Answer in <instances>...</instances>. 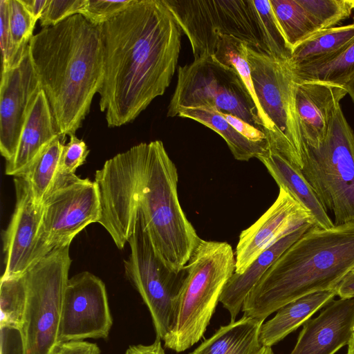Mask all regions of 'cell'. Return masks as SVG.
Here are the masks:
<instances>
[{"instance_id": "obj_1", "label": "cell", "mask_w": 354, "mask_h": 354, "mask_svg": "<svg viewBox=\"0 0 354 354\" xmlns=\"http://www.w3.org/2000/svg\"><path fill=\"white\" fill-rule=\"evenodd\" d=\"M176 167L162 141L142 142L96 171L102 225L122 250L139 212L158 254L172 270L187 264L200 237L183 210Z\"/></svg>"}, {"instance_id": "obj_2", "label": "cell", "mask_w": 354, "mask_h": 354, "mask_svg": "<svg viewBox=\"0 0 354 354\" xmlns=\"http://www.w3.org/2000/svg\"><path fill=\"white\" fill-rule=\"evenodd\" d=\"M99 29L104 54L100 107L108 126L118 127L165 93L176 71L183 31L163 0H136Z\"/></svg>"}, {"instance_id": "obj_3", "label": "cell", "mask_w": 354, "mask_h": 354, "mask_svg": "<svg viewBox=\"0 0 354 354\" xmlns=\"http://www.w3.org/2000/svg\"><path fill=\"white\" fill-rule=\"evenodd\" d=\"M28 46L59 133L65 137L75 134L103 82L99 26L76 14L43 28Z\"/></svg>"}, {"instance_id": "obj_4", "label": "cell", "mask_w": 354, "mask_h": 354, "mask_svg": "<svg viewBox=\"0 0 354 354\" xmlns=\"http://www.w3.org/2000/svg\"><path fill=\"white\" fill-rule=\"evenodd\" d=\"M354 270V223L311 226L272 264L247 295L243 315L264 321L304 295L335 289Z\"/></svg>"}, {"instance_id": "obj_5", "label": "cell", "mask_w": 354, "mask_h": 354, "mask_svg": "<svg viewBox=\"0 0 354 354\" xmlns=\"http://www.w3.org/2000/svg\"><path fill=\"white\" fill-rule=\"evenodd\" d=\"M235 263V254L228 243L200 239L185 265L186 276L165 347L183 352L201 339L234 273Z\"/></svg>"}, {"instance_id": "obj_6", "label": "cell", "mask_w": 354, "mask_h": 354, "mask_svg": "<svg viewBox=\"0 0 354 354\" xmlns=\"http://www.w3.org/2000/svg\"><path fill=\"white\" fill-rule=\"evenodd\" d=\"M192 46L194 59L212 57L221 35L265 51L264 30L254 0H163Z\"/></svg>"}, {"instance_id": "obj_7", "label": "cell", "mask_w": 354, "mask_h": 354, "mask_svg": "<svg viewBox=\"0 0 354 354\" xmlns=\"http://www.w3.org/2000/svg\"><path fill=\"white\" fill-rule=\"evenodd\" d=\"M301 171L335 225L354 223V131L340 104L323 143L306 147Z\"/></svg>"}, {"instance_id": "obj_8", "label": "cell", "mask_w": 354, "mask_h": 354, "mask_svg": "<svg viewBox=\"0 0 354 354\" xmlns=\"http://www.w3.org/2000/svg\"><path fill=\"white\" fill-rule=\"evenodd\" d=\"M247 59L258 102L272 129L268 149L302 169L306 145L295 103L297 81L290 65L248 46Z\"/></svg>"}, {"instance_id": "obj_9", "label": "cell", "mask_w": 354, "mask_h": 354, "mask_svg": "<svg viewBox=\"0 0 354 354\" xmlns=\"http://www.w3.org/2000/svg\"><path fill=\"white\" fill-rule=\"evenodd\" d=\"M71 261L69 246L59 248L25 273L27 301L19 332L21 354H52L59 344L64 296Z\"/></svg>"}, {"instance_id": "obj_10", "label": "cell", "mask_w": 354, "mask_h": 354, "mask_svg": "<svg viewBox=\"0 0 354 354\" xmlns=\"http://www.w3.org/2000/svg\"><path fill=\"white\" fill-rule=\"evenodd\" d=\"M195 107L233 115L263 131L255 104L241 77L213 56L178 68L167 116L175 117L183 109Z\"/></svg>"}, {"instance_id": "obj_11", "label": "cell", "mask_w": 354, "mask_h": 354, "mask_svg": "<svg viewBox=\"0 0 354 354\" xmlns=\"http://www.w3.org/2000/svg\"><path fill=\"white\" fill-rule=\"evenodd\" d=\"M128 243L131 252L124 260L125 274L150 313L156 338L164 341L174 321L186 276L185 266L177 272L165 263L155 249L139 212Z\"/></svg>"}, {"instance_id": "obj_12", "label": "cell", "mask_w": 354, "mask_h": 354, "mask_svg": "<svg viewBox=\"0 0 354 354\" xmlns=\"http://www.w3.org/2000/svg\"><path fill=\"white\" fill-rule=\"evenodd\" d=\"M100 218V193L95 180L75 174L56 175L43 203L35 263L52 250L70 246L82 230Z\"/></svg>"}, {"instance_id": "obj_13", "label": "cell", "mask_w": 354, "mask_h": 354, "mask_svg": "<svg viewBox=\"0 0 354 354\" xmlns=\"http://www.w3.org/2000/svg\"><path fill=\"white\" fill-rule=\"evenodd\" d=\"M113 325L105 284L84 271L68 279L64 296L59 342L106 339Z\"/></svg>"}, {"instance_id": "obj_14", "label": "cell", "mask_w": 354, "mask_h": 354, "mask_svg": "<svg viewBox=\"0 0 354 354\" xmlns=\"http://www.w3.org/2000/svg\"><path fill=\"white\" fill-rule=\"evenodd\" d=\"M14 185L15 208L3 233L5 270L2 279L22 276L35 264L43 216V204L35 201L28 180L15 176Z\"/></svg>"}, {"instance_id": "obj_15", "label": "cell", "mask_w": 354, "mask_h": 354, "mask_svg": "<svg viewBox=\"0 0 354 354\" xmlns=\"http://www.w3.org/2000/svg\"><path fill=\"white\" fill-rule=\"evenodd\" d=\"M41 89L28 46L20 62L1 72L0 151L6 161L15 154L28 113Z\"/></svg>"}, {"instance_id": "obj_16", "label": "cell", "mask_w": 354, "mask_h": 354, "mask_svg": "<svg viewBox=\"0 0 354 354\" xmlns=\"http://www.w3.org/2000/svg\"><path fill=\"white\" fill-rule=\"evenodd\" d=\"M305 223L314 225L310 213L279 187L273 204L256 222L241 232L234 252V272L242 274L263 252Z\"/></svg>"}, {"instance_id": "obj_17", "label": "cell", "mask_w": 354, "mask_h": 354, "mask_svg": "<svg viewBox=\"0 0 354 354\" xmlns=\"http://www.w3.org/2000/svg\"><path fill=\"white\" fill-rule=\"evenodd\" d=\"M303 326L289 354H335L348 345L354 329V297L333 300Z\"/></svg>"}, {"instance_id": "obj_18", "label": "cell", "mask_w": 354, "mask_h": 354, "mask_svg": "<svg viewBox=\"0 0 354 354\" xmlns=\"http://www.w3.org/2000/svg\"><path fill=\"white\" fill-rule=\"evenodd\" d=\"M346 95L342 86L297 81L295 103L306 147L317 148L323 143L336 108Z\"/></svg>"}, {"instance_id": "obj_19", "label": "cell", "mask_w": 354, "mask_h": 354, "mask_svg": "<svg viewBox=\"0 0 354 354\" xmlns=\"http://www.w3.org/2000/svg\"><path fill=\"white\" fill-rule=\"evenodd\" d=\"M59 135L42 89L28 113L15 156L6 161L5 173L17 176L30 165L41 150Z\"/></svg>"}, {"instance_id": "obj_20", "label": "cell", "mask_w": 354, "mask_h": 354, "mask_svg": "<svg viewBox=\"0 0 354 354\" xmlns=\"http://www.w3.org/2000/svg\"><path fill=\"white\" fill-rule=\"evenodd\" d=\"M313 225L305 223L298 226L263 252L242 274L232 275L219 299L230 313L231 322L235 321L247 295L263 274Z\"/></svg>"}, {"instance_id": "obj_21", "label": "cell", "mask_w": 354, "mask_h": 354, "mask_svg": "<svg viewBox=\"0 0 354 354\" xmlns=\"http://www.w3.org/2000/svg\"><path fill=\"white\" fill-rule=\"evenodd\" d=\"M257 158L265 165L279 187L285 189L310 213L314 225L322 229L335 225L300 168L270 149Z\"/></svg>"}, {"instance_id": "obj_22", "label": "cell", "mask_w": 354, "mask_h": 354, "mask_svg": "<svg viewBox=\"0 0 354 354\" xmlns=\"http://www.w3.org/2000/svg\"><path fill=\"white\" fill-rule=\"evenodd\" d=\"M336 295V288L317 291L283 306L274 317L262 324L259 334L261 344L270 347L276 344L328 304Z\"/></svg>"}, {"instance_id": "obj_23", "label": "cell", "mask_w": 354, "mask_h": 354, "mask_svg": "<svg viewBox=\"0 0 354 354\" xmlns=\"http://www.w3.org/2000/svg\"><path fill=\"white\" fill-rule=\"evenodd\" d=\"M263 320L243 315L219 328L190 354H261L259 340Z\"/></svg>"}, {"instance_id": "obj_24", "label": "cell", "mask_w": 354, "mask_h": 354, "mask_svg": "<svg viewBox=\"0 0 354 354\" xmlns=\"http://www.w3.org/2000/svg\"><path fill=\"white\" fill-rule=\"evenodd\" d=\"M178 116L195 120L216 132L225 140L237 160L248 161L268 149L267 144L254 142L243 136L214 109L186 108Z\"/></svg>"}, {"instance_id": "obj_25", "label": "cell", "mask_w": 354, "mask_h": 354, "mask_svg": "<svg viewBox=\"0 0 354 354\" xmlns=\"http://www.w3.org/2000/svg\"><path fill=\"white\" fill-rule=\"evenodd\" d=\"M290 66L297 82H322L343 86L354 73V38L319 60Z\"/></svg>"}, {"instance_id": "obj_26", "label": "cell", "mask_w": 354, "mask_h": 354, "mask_svg": "<svg viewBox=\"0 0 354 354\" xmlns=\"http://www.w3.org/2000/svg\"><path fill=\"white\" fill-rule=\"evenodd\" d=\"M354 38V24L317 30L296 45L288 63L291 66L319 60L335 52Z\"/></svg>"}, {"instance_id": "obj_27", "label": "cell", "mask_w": 354, "mask_h": 354, "mask_svg": "<svg viewBox=\"0 0 354 354\" xmlns=\"http://www.w3.org/2000/svg\"><path fill=\"white\" fill-rule=\"evenodd\" d=\"M65 141L66 137L59 134L41 150L23 173L17 176L28 180L37 204H43L53 187Z\"/></svg>"}, {"instance_id": "obj_28", "label": "cell", "mask_w": 354, "mask_h": 354, "mask_svg": "<svg viewBox=\"0 0 354 354\" xmlns=\"http://www.w3.org/2000/svg\"><path fill=\"white\" fill-rule=\"evenodd\" d=\"M247 48L248 44L245 42L233 37L221 35L213 57L219 62L234 68L241 77L255 104L268 141L271 136L272 129L255 93L251 70L247 59Z\"/></svg>"}, {"instance_id": "obj_29", "label": "cell", "mask_w": 354, "mask_h": 354, "mask_svg": "<svg viewBox=\"0 0 354 354\" xmlns=\"http://www.w3.org/2000/svg\"><path fill=\"white\" fill-rule=\"evenodd\" d=\"M27 301V286L25 274L2 279L0 285L1 330L22 328Z\"/></svg>"}, {"instance_id": "obj_30", "label": "cell", "mask_w": 354, "mask_h": 354, "mask_svg": "<svg viewBox=\"0 0 354 354\" xmlns=\"http://www.w3.org/2000/svg\"><path fill=\"white\" fill-rule=\"evenodd\" d=\"M289 45L292 48L318 28L298 0H270Z\"/></svg>"}, {"instance_id": "obj_31", "label": "cell", "mask_w": 354, "mask_h": 354, "mask_svg": "<svg viewBox=\"0 0 354 354\" xmlns=\"http://www.w3.org/2000/svg\"><path fill=\"white\" fill-rule=\"evenodd\" d=\"M318 30L337 26L350 17L354 0H298Z\"/></svg>"}, {"instance_id": "obj_32", "label": "cell", "mask_w": 354, "mask_h": 354, "mask_svg": "<svg viewBox=\"0 0 354 354\" xmlns=\"http://www.w3.org/2000/svg\"><path fill=\"white\" fill-rule=\"evenodd\" d=\"M264 30L265 52L272 57L289 60L292 48L286 40L270 0H254Z\"/></svg>"}, {"instance_id": "obj_33", "label": "cell", "mask_w": 354, "mask_h": 354, "mask_svg": "<svg viewBox=\"0 0 354 354\" xmlns=\"http://www.w3.org/2000/svg\"><path fill=\"white\" fill-rule=\"evenodd\" d=\"M36 22L20 0H9V25L17 65L33 37Z\"/></svg>"}, {"instance_id": "obj_34", "label": "cell", "mask_w": 354, "mask_h": 354, "mask_svg": "<svg viewBox=\"0 0 354 354\" xmlns=\"http://www.w3.org/2000/svg\"><path fill=\"white\" fill-rule=\"evenodd\" d=\"M136 0H86L80 13L91 24L99 26L118 15Z\"/></svg>"}, {"instance_id": "obj_35", "label": "cell", "mask_w": 354, "mask_h": 354, "mask_svg": "<svg viewBox=\"0 0 354 354\" xmlns=\"http://www.w3.org/2000/svg\"><path fill=\"white\" fill-rule=\"evenodd\" d=\"M89 150L85 142L75 134L69 136V142L63 146L57 175L75 174L76 169L82 165Z\"/></svg>"}, {"instance_id": "obj_36", "label": "cell", "mask_w": 354, "mask_h": 354, "mask_svg": "<svg viewBox=\"0 0 354 354\" xmlns=\"http://www.w3.org/2000/svg\"><path fill=\"white\" fill-rule=\"evenodd\" d=\"M86 0H48L39 19L44 28L55 26L71 16L79 14Z\"/></svg>"}, {"instance_id": "obj_37", "label": "cell", "mask_w": 354, "mask_h": 354, "mask_svg": "<svg viewBox=\"0 0 354 354\" xmlns=\"http://www.w3.org/2000/svg\"><path fill=\"white\" fill-rule=\"evenodd\" d=\"M0 43L2 71L16 66L9 25V0L0 1Z\"/></svg>"}, {"instance_id": "obj_38", "label": "cell", "mask_w": 354, "mask_h": 354, "mask_svg": "<svg viewBox=\"0 0 354 354\" xmlns=\"http://www.w3.org/2000/svg\"><path fill=\"white\" fill-rule=\"evenodd\" d=\"M221 114L243 136L254 142L267 144L266 136L262 130L233 115Z\"/></svg>"}, {"instance_id": "obj_39", "label": "cell", "mask_w": 354, "mask_h": 354, "mask_svg": "<svg viewBox=\"0 0 354 354\" xmlns=\"http://www.w3.org/2000/svg\"><path fill=\"white\" fill-rule=\"evenodd\" d=\"M99 346L84 340L60 343L52 354H100Z\"/></svg>"}, {"instance_id": "obj_40", "label": "cell", "mask_w": 354, "mask_h": 354, "mask_svg": "<svg viewBox=\"0 0 354 354\" xmlns=\"http://www.w3.org/2000/svg\"><path fill=\"white\" fill-rule=\"evenodd\" d=\"M124 354H165L160 339L156 340L149 345L137 344L128 347Z\"/></svg>"}, {"instance_id": "obj_41", "label": "cell", "mask_w": 354, "mask_h": 354, "mask_svg": "<svg viewBox=\"0 0 354 354\" xmlns=\"http://www.w3.org/2000/svg\"><path fill=\"white\" fill-rule=\"evenodd\" d=\"M339 298L354 297V271L348 272L336 288Z\"/></svg>"}, {"instance_id": "obj_42", "label": "cell", "mask_w": 354, "mask_h": 354, "mask_svg": "<svg viewBox=\"0 0 354 354\" xmlns=\"http://www.w3.org/2000/svg\"><path fill=\"white\" fill-rule=\"evenodd\" d=\"M28 13L37 21L40 19L48 0H20Z\"/></svg>"}, {"instance_id": "obj_43", "label": "cell", "mask_w": 354, "mask_h": 354, "mask_svg": "<svg viewBox=\"0 0 354 354\" xmlns=\"http://www.w3.org/2000/svg\"><path fill=\"white\" fill-rule=\"evenodd\" d=\"M354 104V73L343 86Z\"/></svg>"}, {"instance_id": "obj_44", "label": "cell", "mask_w": 354, "mask_h": 354, "mask_svg": "<svg viewBox=\"0 0 354 354\" xmlns=\"http://www.w3.org/2000/svg\"><path fill=\"white\" fill-rule=\"evenodd\" d=\"M347 354H354V329L351 338L348 344Z\"/></svg>"}, {"instance_id": "obj_45", "label": "cell", "mask_w": 354, "mask_h": 354, "mask_svg": "<svg viewBox=\"0 0 354 354\" xmlns=\"http://www.w3.org/2000/svg\"><path fill=\"white\" fill-rule=\"evenodd\" d=\"M261 354H274V352H273L272 349L271 348V347L264 346Z\"/></svg>"}, {"instance_id": "obj_46", "label": "cell", "mask_w": 354, "mask_h": 354, "mask_svg": "<svg viewBox=\"0 0 354 354\" xmlns=\"http://www.w3.org/2000/svg\"><path fill=\"white\" fill-rule=\"evenodd\" d=\"M1 354H4V353H3V342L1 341Z\"/></svg>"}, {"instance_id": "obj_47", "label": "cell", "mask_w": 354, "mask_h": 354, "mask_svg": "<svg viewBox=\"0 0 354 354\" xmlns=\"http://www.w3.org/2000/svg\"><path fill=\"white\" fill-rule=\"evenodd\" d=\"M353 271H354V270H353Z\"/></svg>"}]
</instances>
